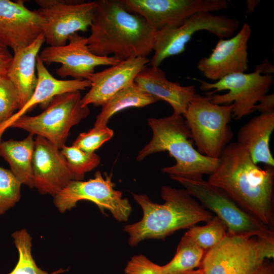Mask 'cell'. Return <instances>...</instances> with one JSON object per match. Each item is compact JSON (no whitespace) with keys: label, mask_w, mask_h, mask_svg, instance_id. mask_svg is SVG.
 <instances>
[{"label":"cell","mask_w":274,"mask_h":274,"mask_svg":"<svg viewBox=\"0 0 274 274\" xmlns=\"http://www.w3.org/2000/svg\"><path fill=\"white\" fill-rule=\"evenodd\" d=\"M208 181L244 210L272 228L274 166L265 165L261 168L245 149L233 142L223 150Z\"/></svg>","instance_id":"6da1fadb"},{"label":"cell","mask_w":274,"mask_h":274,"mask_svg":"<svg viewBox=\"0 0 274 274\" xmlns=\"http://www.w3.org/2000/svg\"><path fill=\"white\" fill-rule=\"evenodd\" d=\"M87 45L94 54H110L123 60L147 57L152 51L156 31L140 15L129 12L122 0H98Z\"/></svg>","instance_id":"7a4b0ae2"},{"label":"cell","mask_w":274,"mask_h":274,"mask_svg":"<svg viewBox=\"0 0 274 274\" xmlns=\"http://www.w3.org/2000/svg\"><path fill=\"white\" fill-rule=\"evenodd\" d=\"M143 213L138 222L125 225L128 244L136 246L148 239H163L174 232L189 228L200 222H208L213 216L185 189L163 186V204L153 202L144 194L132 193Z\"/></svg>","instance_id":"3957f363"},{"label":"cell","mask_w":274,"mask_h":274,"mask_svg":"<svg viewBox=\"0 0 274 274\" xmlns=\"http://www.w3.org/2000/svg\"><path fill=\"white\" fill-rule=\"evenodd\" d=\"M147 123L153 135L139 152L138 161L151 154L167 151L176 162L174 165L161 169L169 176L201 178L215 169L218 159L204 156L195 149L191 133L182 115L173 113L163 118H150Z\"/></svg>","instance_id":"277c9868"},{"label":"cell","mask_w":274,"mask_h":274,"mask_svg":"<svg viewBox=\"0 0 274 274\" xmlns=\"http://www.w3.org/2000/svg\"><path fill=\"white\" fill-rule=\"evenodd\" d=\"M169 177L180 184L206 209L214 212L226 225L228 234L274 242L272 228L244 210L223 190L208 181L202 178Z\"/></svg>","instance_id":"5b68a950"},{"label":"cell","mask_w":274,"mask_h":274,"mask_svg":"<svg viewBox=\"0 0 274 274\" xmlns=\"http://www.w3.org/2000/svg\"><path fill=\"white\" fill-rule=\"evenodd\" d=\"M273 256L274 242L227 233L205 252L200 265L204 274H256Z\"/></svg>","instance_id":"8992f818"},{"label":"cell","mask_w":274,"mask_h":274,"mask_svg":"<svg viewBox=\"0 0 274 274\" xmlns=\"http://www.w3.org/2000/svg\"><path fill=\"white\" fill-rule=\"evenodd\" d=\"M233 105L212 103L209 96L196 93L183 116L196 150L201 154L219 159L232 138L229 126Z\"/></svg>","instance_id":"52a82bcc"},{"label":"cell","mask_w":274,"mask_h":274,"mask_svg":"<svg viewBox=\"0 0 274 274\" xmlns=\"http://www.w3.org/2000/svg\"><path fill=\"white\" fill-rule=\"evenodd\" d=\"M80 91L54 96L39 115H24L15 121L10 127L23 129L42 136L59 149L65 145L71 129L90 113L88 106L81 105Z\"/></svg>","instance_id":"ba28073f"},{"label":"cell","mask_w":274,"mask_h":274,"mask_svg":"<svg viewBox=\"0 0 274 274\" xmlns=\"http://www.w3.org/2000/svg\"><path fill=\"white\" fill-rule=\"evenodd\" d=\"M239 25L237 18L202 12L192 15L178 25L158 30L153 48L154 54L150 61L151 66L159 67L166 58L183 52L197 31L206 30L219 39H228L233 36Z\"/></svg>","instance_id":"9c48e42d"},{"label":"cell","mask_w":274,"mask_h":274,"mask_svg":"<svg viewBox=\"0 0 274 274\" xmlns=\"http://www.w3.org/2000/svg\"><path fill=\"white\" fill-rule=\"evenodd\" d=\"M199 89L212 91L204 93L211 101L219 105H233L232 117L239 119L252 114L259 99L270 89L273 81L272 75L261 74L255 69L253 73H234L211 83L197 80Z\"/></svg>","instance_id":"30bf717a"},{"label":"cell","mask_w":274,"mask_h":274,"mask_svg":"<svg viewBox=\"0 0 274 274\" xmlns=\"http://www.w3.org/2000/svg\"><path fill=\"white\" fill-rule=\"evenodd\" d=\"M111 176L104 177L97 171L89 180H71L57 194L53 202L59 212L63 213L76 207L78 201L86 200L95 203L105 214L109 211L119 222H126L132 211L131 206L122 193L114 189Z\"/></svg>","instance_id":"8fae6325"},{"label":"cell","mask_w":274,"mask_h":274,"mask_svg":"<svg viewBox=\"0 0 274 274\" xmlns=\"http://www.w3.org/2000/svg\"><path fill=\"white\" fill-rule=\"evenodd\" d=\"M37 12L44 22L45 42L51 47L67 44L69 38L90 27L96 1L36 0Z\"/></svg>","instance_id":"7c38bea8"},{"label":"cell","mask_w":274,"mask_h":274,"mask_svg":"<svg viewBox=\"0 0 274 274\" xmlns=\"http://www.w3.org/2000/svg\"><path fill=\"white\" fill-rule=\"evenodd\" d=\"M129 12L142 16L157 31L177 26L192 15L227 9L226 0H122Z\"/></svg>","instance_id":"4fadbf2b"},{"label":"cell","mask_w":274,"mask_h":274,"mask_svg":"<svg viewBox=\"0 0 274 274\" xmlns=\"http://www.w3.org/2000/svg\"><path fill=\"white\" fill-rule=\"evenodd\" d=\"M44 63H59L56 74L61 78L71 77L75 80H88L99 65H114L121 60L115 56L101 57L89 50L87 38L78 33L72 35L68 42L59 47L48 46L39 55Z\"/></svg>","instance_id":"5bb4252c"},{"label":"cell","mask_w":274,"mask_h":274,"mask_svg":"<svg viewBox=\"0 0 274 274\" xmlns=\"http://www.w3.org/2000/svg\"><path fill=\"white\" fill-rule=\"evenodd\" d=\"M251 33V26L245 22L234 36L219 39L212 53L198 61L197 69L213 81L231 74L245 73L249 67L248 44Z\"/></svg>","instance_id":"9a60e30c"},{"label":"cell","mask_w":274,"mask_h":274,"mask_svg":"<svg viewBox=\"0 0 274 274\" xmlns=\"http://www.w3.org/2000/svg\"><path fill=\"white\" fill-rule=\"evenodd\" d=\"M44 25L37 10L28 9L23 1L0 0V40L13 51L32 43Z\"/></svg>","instance_id":"2e32d148"},{"label":"cell","mask_w":274,"mask_h":274,"mask_svg":"<svg viewBox=\"0 0 274 274\" xmlns=\"http://www.w3.org/2000/svg\"><path fill=\"white\" fill-rule=\"evenodd\" d=\"M32 167L33 187L42 194L54 197L73 180L60 150L39 135L35 138Z\"/></svg>","instance_id":"e0dca14e"},{"label":"cell","mask_w":274,"mask_h":274,"mask_svg":"<svg viewBox=\"0 0 274 274\" xmlns=\"http://www.w3.org/2000/svg\"><path fill=\"white\" fill-rule=\"evenodd\" d=\"M150 61L147 57H131L100 72H94L88 79L91 84L90 89L82 97V106L92 104L101 106L117 92L133 83L136 76Z\"/></svg>","instance_id":"ac0fdd59"},{"label":"cell","mask_w":274,"mask_h":274,"mask_svg":"<svg viewBox=\"0 0 274 274\" xmlns=\"http://www.w3.org/2000/svg\"><path fill=\"white\" fill-rule=\"evenodd\" d=\"M138 87L158 100L167 102L173 113L183 115L196 92L194 85L182 86L179 83L168 80L159 67H145L135 78Z\"/></svg>","instance_id":"d6986e66"},{"label":"cell","mask_w":274,"mask_h":274,"mask_svg":"<svg viewBox=\"0 0 274 274\" xmlns=\"http://www.w3.org/2000/svg\"><path fill=\"white\" fill-rule=\"evenodd\" d=\"M38 82L35 91L27 102L8 121L0 125V141L4 132L19 117L26 115L37 105L46 107L55 96L81 91L90 87L88 80H60L54 78L39 57L36 63Z\"/></svg>","instance_id":"ffe728a7"},{"label":"cell","mask_w":274,"mask_h":274,"mask_svg":"<svg viewBox=\"0 0 274 274\" xmlns=\"http://www.w3.org/2000/svg\"><path fill=\"white\" fill-rule=\"evenodd\" d=\"M274 130V112L262 113L250 119L239 128L236 142L256 163L274 166L269 141Z\"/></svg>","instance_id":"44dd1931"},{"label":"cell","mask_w":274,"mask_h":274,"mask_svg":"<svg viewBox=\"0 0 274 274\" xmlns=\"http://www.w3.org/2000/svg\"><path fill=\"white\" fill-rule=\"evenodd\" d=\"M44 42L43 33L29 46L14 51L6 75L18 92L20 109L30 99L36 88L38 82L37 58Z\"/></svg>","instance_id":"7402d4cb"},{"label":"cell","mask_w":274,"mask_h":274,"mask_svg":"<svg viewBox=\"0 0 274 274\" xmlns=\"http://www.w3.org/2000/svg\"><path fill=\"white\" fill-rule=\"evenodd\" d=\"M34 135L29 134L22 140L0 141V156L9 163L11 171L22 184L33 187L32 158Z\"/></svg>","instance_id":"603a6c76"},{"label":"cell","mask_w":274,"mask_h":274,"mask_svg":"<svg viewBox=\"0 0 274 274\" xmlns=\"http://www.w3.org/2000/svg\"><path fill=\"white\" fill-rule=\"evenodd\" d=\"M158 101L141 90L134 83L120 90L101 106L96 116L94 127L107 126L115 114L130 108H142Z\"/></svg>","instance_id":"cb8c5ba5"},{"label":"cell","mask_w":274,"mask_h":274,"mask_svg":"<svg viewBox=\"0 0 274 274\" xmlns=\"http://www.w3.org/2000/svg\"><path fill=\"white\" fill-rule=\"evenodd\" d=\"M204 254V250L184 234L173 259L161 266V273L181 274L194 270L200 265Z\"/></svg>","instance_id":"d4e9b609"},{"label":"cell","mask_w":274,"mask_h":274,"mask_svg":"<svg viewBox=\"0 0 274 274\" xmlns=\"http://www.w3.org/2000/svg\"><path fill=\"white\" fill-rule=\"evenodd\" d=\"M12 236L18 251L19 259L14 269L8 274H59L67 270L61 268L48 273L39 267L31 254L32 237L25 229L15 231Z\"/></svg>","instance_id":"484cf974"},{"label":"cell","mask_w":274,"mask_h":274,"mask_svg":"<svg viewBox=\"0 0 274 274\" xmlns=\"http://www.w3.org/2000/svg\"><path fill=\"white\" fill-rule=\"evenodd\" d=\"M60 151L65 159L73 180L82 181L85 174L97 167L100 162V157L94 152H86L73 145H65Z\"/></svg>","instance_id":"4316f807"},{"label":"cell","mask_w":274,"mask_h":274,"mask_svg":"<svg viewBox=\"0 0 274 274\" xmlns=\"http://www.w3.org/2000/svg\"><path fill=\"white\" fill-rule=\"evenodd\" d=\"M227 234V228L217 216L203 226L194 225L184 234L203 250H209L217 245Z\"/></svg>","instance_id":"83f0119b"},{"label":"cell","mask_w":274,"mask_h":274,"mask_svg":"<svg viewBox=\"0 0 274 274\" xmlns=\"http://www.w3.org/2000/svg\"><path fill=\"white\" fill-rule=\"evenodd\" d=\"M21 185L11 170L0 166V215L19 201Z\"/></svg>","instance_id":"f1b7e54d"},{"label":"cell","mask_w":274,"mask_h":274,"mask_svg":"<svg viewBox=\"0 0 274 274\" xmlns=\"http://www.w3.org/2000/svg\"><path fill=\"white\" fill-rule=\"evenodd\" d=\"M20 109L18 92L6 74L0 75V125Z\"/></svg>","instance_id":"f546056e"},{"label":"cell","mask_w":274,"mask_h":274,"mask_svg":"<svg viewBox=\"0 0 274 274\" xmlns=\"http://www.w3.org/2000/svg\"><path fill=\"white\" fill-rule=\"evenodd\" d=\"M114 135V131L107 126L94 127L80 133L73 146L86 152L93 153Z\"/></svg>","instance_id":"4dcf8cb0"},{"label":"cell","mask_w":274,"mask_h":274,"mask_svg":"<svg viewBox=\"0 0 274 274\" xmlns=\"http://www.w3.org/2000/svg\"><path fill=\"white\" fill-rule=\"evenodd\" d=\"M124 271L125 274H162L161 266L142 254L132 257L125 266Z\"/></svg>","instance_id":"1f68e13d"},{"label":"cell","mask_w":274,"mask_h":274,"mask_svg":"<svg viewBox=\"0 0 274 274\" xmlns=\"http://www.w3.org/2000/svg\"><path fill=\"white\" fill-rule=\"evenodd\" d=\"M254 110L258 111L260 114L274 112L273 93L266 94L261 97L255 105Z\"/></svg>","instance_id":"d6a6232c"},{"label":"cell","mask_w":274,"mask_h":274,"mask_svg":"<svg viewBox=\"0 0 274 274\" xmlns=\"http://www.w3.org/2000/svg\"><path fill=\"white\" fill-rule=\"evenodd\" d=\"M13 58L9 47L0 40V70L2 74H6Z\"/></svg>","instance_id":"836d02e7"},{"label":"cell","mask_w":274,"mask_h":274,"mask_svg":"<svg viewBox=\"0 0 274 274\" xmlns=\"http://www.w3.org/2000/svg\"><path fill=\"white\" fill-rule=\"evenodd\" d=\"M255 69L258 71L261 74L271 75L273 73V66L266 59L261 64H257Z\"/></svg>","instance_id":"e575fe53"},{"label":"cell","mask_w":274,"mask_h":274,"mask_svg":"<svg viewBox=\"0 0 274 274\" xmlns=\"http://www.w3.org/2000/svg\"><path fill=\"white\" fill-rule=\"evenodd\" d=\"M256 274H274L273 266L271 264H266L264 262Z\"/></svg>","instance_id":"d590c367"},{"label":"cell","mask_w":274,"mask_h":274,"mask_svg":"<svg viewBox=\"0 0 274 274\" xmlns=\"http://www.w3.org/2000/svg\"><path fill=\"white\" fill-rule=\"evenodd\" d=\"M259 0H248L247 1L246 13L250 14L253 12L257 6L260 3Z\"/></svg>","instance_id":"8d00e7d4"},{"label":"cell","mask_w":274,"mask_h":274,"mask_svg":"<svg viewBox=\"0 0 274 274\" xmlns=\"http://www.w3.org/2000/svg\"><path fill=\"white\" fill-rule=\"evenodd\" d=\"M202 272H203V270L200 268L196 270H192L185 272L181 274H201Z\"/></svg>","instance_id":"74e56055"},{"label":"cell","mask_w":274,"mask_h":274,"mask_svg":"<svg viewBox=\"0 0 274 274\" xmlns=\"http://www.w3.org/2000/svg\"><path fill=\"white\" fill-rule=\"evenodd\" d=\"M1 74H2V72H1V70H0V75H1Z\"/></svg>","instance_id":"f35d334b"},{"label":"cell","mask_w":274,"mask_h":274,"mask_svg":"<svg viewBox=\"0 0 274 274\" xmlns=\"http://www.w3.org/2000/svg\"><path fill=\"white\" fill-rule=\"evenodd\" d=\"M201 274H204V273L203 272H202L201 273Z\"/></svg>","instance_id":"ab89813d"}]
</instances>
